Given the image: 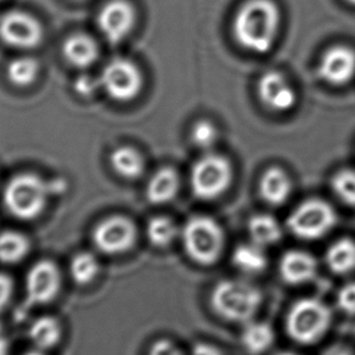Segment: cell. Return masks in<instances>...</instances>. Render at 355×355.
I'll list each match as a JSON object with an SVG mask.
<instances>
[{"label":"cell","mask_w":355,"mask_h":355,"mask_svg":"<svg viewBox=\"0 0 355 355\" xmlns=\"http://www.w3.org/2000/svg\"><path fill=\"white\" fill-rule=\"evenodd\" d=\"M38 73L40 64L35 59H31L27 56L12 60L6 69L8 78L11 83L15 84L16 87H28L31 84L35 83Z\"/></svg>","instance_id":"obj_27"},{"label":"cell","mask_w":355,"mask_h":355,"mask_svg":"<svg viewBox=\"0 0 355 355\" xmlns=\"http://www.w3.org/2000/svg\"><path fill=\"white\" fill-rule=\"evenodd\" d=\"M242 345L248 353L261 354L272 347L275 334L272 326L263 321H252L247 324L241 336Z\"/></svg>","instance_id":"obj_22"},{"label":"cell","mask_w":355,"mask_h":355,"mask_svg":"<svg viewBox=\"0 0 355 355\" xmlns=\"http://www.w3.org/2000/svg\"><path fill=\"white\" fill-rule=\"evenodd\" d=\"M248 232L252 242L258 246H270L277 243L282 237L280 224L269 214H256L248 222Z\"/></svg>","instance_id":"obj_21"},{"label":"cell","mask_w":355,"mask_h":355,"mask_svg":"<svg viewBox=\"0 0 355 355\" xmlns=\"http://www.w3.org/2000/svg\"><path fill=\"white\" fill-rule=\"evenodd\" d=\"M257 89L261 103L272 111L287 112L296 105V90L285 76L277 71H269L263 74Z\"/></svg>","instance_id":"obj_14"},{"label":"cell","mask_w":355,"mask_h":355,"mask_svg":"<svg viewBox=\"0 0 355 355\" xmlns=\"http://www.w3.org/2000/svg\"><path fill=\"white\" fill-rule=\"evenodd\" d=\"M348 3H350V4H353V6H355V0H347Z\"/></svg>","instance_id":"obj_40"},{"label":"cell","mask_w":355,"mask_h":355,"mask_svg":"<svg viewBox=\"0 0 355 355\" xmlns=\"http://www.w3.org/2000/svg\"><path fill=\"white\" fill-rule=\"evenodd\" d=\"M318 74L324 82L340 87L355 76V51L345 45H335L326 50L318 64Z\"/></svg>","instance_id":"obj_13"},{"label":"cell","mask_w":355,"mask_h":355,"mask_svg":"<svg viewBox=\"0 0 355 355\" xmlns=\"http://www.w3.org/2000/svg\"><path fill=\"white\" fill-rule=\"evenodd\" d=\"M146 235L148 241L156 247H167L178 235V227L171 218L155 217L148 223Z\"/></svg>","instance_id":"obj_28"},{"label":"cell","mask_w":355,"mask_h":355,"mask_svg":"<svg viewBox=\"0 0 355 355\" xmlns=\"http://www.w3.org/2000/svg\"><path fill=\"white\" fill-rule=\"evenodd\" d=\"M261 291L242 280L218 282L211 295V304L218 315L229 321H250L261 306Z\"/></svg>","instance_id":"obj_3"},{"label":"cell","mask_w":355,"mask_h":355,"mask_svg":"<svg viewBox=\"0 0 355 355\" xmlns=\"http://www.w3.org/2000/svg\"><path fill=\"white\" fill-rule=\"evenodd\" d=\"M318 272V261L309 252L288 251L280 261V274L290 285H301L311 282Z\"/></svg>","instance_id":"obj_15"},{"label":"cell","mask_w":355,"mask_h":355,"mask_svg":"<svg viewBox=\"0 0 355 355\" xmlns=\"http://www.w3.org/2000/svg\"><path fill=\"white\" fill-rule=\"evenodd\" d=\"M137 227L129 218L112 216L95 227L93 241L105 254H122L133 248L137 241Z\"/></svg>","instance_id":"obj_9"},{"label":"cell","mask_w":355,"mask_h":355,"mask_svg":"<svg viewBox=\"0 0 355 355\" xmlns=\"http://www.w3.org/2000/svg\"><path fill=\"white\" fill-rule=\"evenodd\" d=\"M232 180V164L227 158L216 153H208L196 161L190 174L193 195L206 201L222 196Z\"/></svg>","instance_id":"obj_6"},{"label":"cell","mask_w":355,"mask_h":355,"mask_svg":"<svg viewBox=\"0 0 355 355\" xmlns=\"http://www.w3.org/2000/svg\"><path fill=\"white\" fill-rule=\"evenodd\" d=\"M9 353V338L6 331L0 326V355H8Z\"/></svg>","instance_id":"obj_36"},{"label":"cell","mask_w":355,"mask_h":355,"mask_svg":"<svg viewBox=\"0 0 355 355\" xmlns=\"http://www.w3.org/2000/svg\"><path fill=\"white\" fill-rule=\"evenodd\" d=\"M232 264L242 272L259 274L268 266L264 247L258 246L254 242L237 246L232 253Z\"/></svg>","instance_id":"obj_23"},{"label":"cell","mask_w":355,"mask_h":355,"mask_svg":"<svg viewBox=\"0 0 355 355\" xmlns=\"http://www.w3.org/2000/svg\"><path fill=\"white\" fill-rule=\"evenodd\" d=\"M110 162L114 172L125 179H137L145 169L141 153L130 146H119L111 153Z\"/></svg>","instance_id":"obj_20"},{"label":"cell","mask_w":355,"mask_h":355,"mask_svg":"<svg viewBox=\"0 0 355 355\" xmlns=\"http://www.w3.org/2000/svg\"><path fill=\"white\" fill-rule=\"evenodd\" d=\"M218 135L219 134H218L217 127L207 119H202L193 124L190 138H191V143L196 148L209 150L217 143Z\"/></svg>","instance_id":"obj_30"},{"label":"cell","mask_w":355,"mask_h":355,"mask_svg":"<svg viewBox=\"0 0 355 355\" xmlns=\"http://www.w3.org/2000/svg\"><path fill=\"white\" fill-rule=\"evenodd\" d=\"M291 179L282 168L272 167L264 172L259 182V193L266 202L280 206L290 198Z\"/></svg>","instance_id":"obj_16"},{"label":"cell","mask_w":355,"mask_h":355,"mask_svg":"<svg viewBox=\"0 0 355 355\" xmlns=\"http://www.w3.org/2000/svg\"><path fill=\"white\" fill-rule=\"evenodd\" d=\"M330 355H352L348 350L345 349H337L335 352H332Z\"/></svg>","instance_id":"obj_37"},{"label":"cell","mask_w":355,"mask_h":355,"mask_svg":"<svg viewBox=\"0 0 355 355\" xmlns=\"http://www.w3.org/2000/svg\"><path fill=\"white\" fill-rule=\"evenodd\" d=\"M0 40L16 49H32L42 43L43 28L25 11H9L0 19Z\"/></svg>","instance_id":"obj_10"},{"label":"cell","mask_w":355,"mask_h":355,"mask_svg":"<svg viewBox=\"0 0 355 355\" xmlns=\"http://www.w3.org/2000/svg\"><path fill=\"white\" fill-rule=\"evenodd\" d=\"M28 336L38 349H50L61 340L62 327L54 316H40L31 324Z\"/></svg>","instance_id":"obj_19"},{"label":"cell","mask_w":355,"mask_h":355,"mask_svg":"<svg viewBox=\"0 0 355 355\" xmlns=\"http://www.w3.org/2000/svg\"><path fill=\"white\" fill-rule=\"evenodd\" d=\"M58 184L48 183L33 173H21L11 179L4 191L6 207L14 217L32 220L43 213Z\"/></svg>","instance_id":"obj_2"},{"label":"cell","mask_w":355,"mask_h":355,"mask_svg":"<svg viewBox=\"0 0 355 355\" xmlns=\"http://www.w3.org/2000/svg\"><path fill=\"white\" fill-rule=\"evenodd\" d=\"M180 180L172 168H162L153 174L146 188V198L153 205H164L178 195Z\"/></svg>","instance_id":"obj_18"},{"label":"cell","mask_w":355,"mask_h":355,"mask_svg":"<svg viewBox=\"0 0 355 355\" xmlns=\"http://www.w3.org/2000/svg\"><path fill=\"white\" fill-rule=\"evenodd\" d=\"M31 250L27 236L19 232H0V261L6 264H16L25 259Z\"/></svg>","instance_id":"obj_25"},{"label":"cell","mask_w":355,"mask_h":355,"mask_svg":"<svg viewBox=\"0 0 355 355\" xmlns=\"http://www.w3.org/2000/svg\"><path fill=\"white\" fill-rule=\"evenodd\" d=\"M137 14L127 0H111L103 6L98 16V26L105 40L111 44L123 42L133 31Z\"/></svg>","instance_id":"obj_12"},{"label":"cell","mask_w":355,"mask_h":355,"mask_svg":"<svg viewBox=\"0 0 355 355\" xmlns=\"http://www.w3.org/2000/svg\"><path fill=\"white\" fill-rule=\"evenodd\" d=\"M61 288V272L54 261H40L26 277V306H43L53 301Z\"/></svg>","instance_id":"obj_11"},{"label":"cell","mask_w":355,"mask_h":355,"mask_svg":"<svg viewBox=\"0 0 355 355\" xmlns=\"http://www.w3.org/2000/svg\"><path fill=\"white\" fill-rule=\"evenodd\" d=\"M191 355H223V353L214 345H208V343H198L193 347Z\"/></svg>","instance_id":"obj_35"},{"label":"cell","mask_w":355,"mask_h":355,"mask_svg":"<svg viewBox=\"0 0 355 355\" xmlns=\"http://www.w3.org/2000/svg\"><path fill=\"white\" fill-rule=\"evenodd\" d=\"M148 355H183V353L172 340H158L150 348Z\"/></svg>","instance_id":"obj_32"},{"label":"cell","mask_w":355,"mask_h":355,"mask_svg":"<svg viewBox=\"0 0 355 355\" xmlns=\"http://www.w3.org/2000/svg\"><path fill=\"white\" fill-rule=\"evenodd\" d=\"M14 293V282L10 277L0 272V311H3L11 301Z\"/></svg>","instance_id":"obj_33"},{"label":"cell","mask_w":355,"mask_h":355,"mask_svg":"<svg viewBox=\"0 0 355 355\" xmlns=\"http://www.w3.org/2000/svg\"><path fill=\"white\" fill-rule=\"evenodd\" d=\"M326 263L335 274H348L355 269V242L340 239L326 252Z\"/></svg>","instance_id":"obj_24"},{"label":"cell","mask_w":355,"mask_h":355,"mask_svg":"<svg viewBox=\"0 0 355 355\" xmlns=\"http://www.w3.org/2000/svg\"><path fill=\"white\" fill-rule=\"evenodd\" d=\"M277 355H297L295 353H290V352H282V353H277Z\"/></svg>","instance_id":"obj_39"},{"label":"cell","mask_w":355,"mask_h":355,"mask_svg":"<svg viewBox=\"0 0 355 355\" xmlns=\"http://www.w3.org/2000/svg\"><path fill=\"white\" fill-rule=\"evenodd\" d=\"M331 187L342 202L355 207V171L343 169L336 173Z\"/></svg>","instance_id":"obj_29"},{"label":"cell","mask_w":355,"mask_h":355,"mask_svg":"<svg viewBox=\"0 0 355 355\" xmlns=\"http://www.w3.org/2000/svg\"><path fill=\"white\" fill-rule=\"evenodd\" d=\"M100 88L110 98L127 103L135 99L143 89V74L138 66L123 58L111 60L99 78Z\"/></svg>","instance_id":"obj_8"},{"label":"cell","mask_w":355,"mask_h":355,"mask_svg":"<svg viewBox=\"0 0 355 355\" xmlns=\"http://www.w3.org/2000/svg\"><path fill=\"white\" fill-rule=\"evenodd\" d=\"M280 21V9L272 0H247L234 17V37L243 49L266 54L277 42Z\"/></svg>","instance_id":"obj_1"},{"label":"cell","mask_w":355,"mask_h":355,"mask_svg":"<svg viewBox=\"0 0 355 355\" xmlns=\"http://www.w3.org/2000/svg\"><path fill=\"white\" fill-rule=\"evenodd\" d=\"M64 59L77 69H87L94 64L99 56V49L94 40L85 35H73L64 40L62 46Z\"/></svg>","instance_id":"obj_17"},{"label":"cell","mask_w":355,"mask_h":355,"mask_svg":"<svg viewBox=\"0 0 355 355\" xmlns=\"http://www.w3.org/2000/svg\"><path fill=\"white\" fill-rule=\"evenodd\" d=\"M99 87V80H94L88 76H83L76 82V90L82 96H90V95L94 94Z\"/></svg>","instance_id":"obj_34"},{"label":"cell","mask_w":355,"mask_h":355,"mask_svg":"<svg viewBox=\"0 0 355 355\" xmlns=\"http://www.w3.org/2000/svg\"><path fill=\"white\" fill-rule=\"evenodd\" d=\"M337 306L345 314L355 315V282L347 284L338 291Z\"/></svg>","instance_id":"obj_31"},{"label":"cell","mask_w":355,"mask_h":355,"mask_svg":"<svg viewBox=\"0 0 355 355\" xmlns=\"http://www.w3.org/2000/svg\"><path fill=\"white\" fill-rule=\"evenodd\" d=\"M337 223V214L330 203L311 198L301 203L287 219V227L303 240H318L330 232Z\"/></svg>","instance_id":"obj_7"},{"label":"cell","mask_w":355,"mask_h":355,"mask_svg":"<svg viewBox=\"0 0 355 355\" xmlns=\"http://www.w3.org/2000/svg\"><path fill=\"white\" fill-rule=\"evenodd\" d=\"M331 320L332 313L324 302L303 298L296 302L287 314V334L301 345H311L325 335Z\"/></svg>","instance_id":"obj_5"},{"label":"cell","mask_w":355,"mask_h":355,"mask_svg":"<svg viewBox=\"0 0 355 355\" xmlns=\"http://www.w3.org/2000/svg\"><path fill=\"white\" fill-rule=\"evenodd\" d=\"M183 245L188 256L201 266L218 261L224 247V232L214 219L207 216H193L182 230Z\"/></svg>","instance_id":"obj_4"},{"label":"cell","mask_w":355,"mask_h":355,"mask_svg":"<svg viewBox=\"0 0 355 355\" xmlns=\"http://www.w3.org/2000/svg\"><path fill=\"white\" fill-rule=\"evenodd\" d=\"M100 270L98 258L90 252H79L69 264L71 277L78 285H88L94 282Z\"/></svg>","instance_id":"obj_26"},{"label":"cell","mask_w":355,"mask_h":355,"mask_svg":"<svg viewBox=\"0 0 355 355\" xmlns=\"http://www.w3.org/2000/svg\"><path fill=\"white\" fill-rule=\"evenodd\" d=\"M25 355H45L43 353H40V352H30V353H26Z\"/></svg>","instance_id":"obj_38"}]
</instances>
